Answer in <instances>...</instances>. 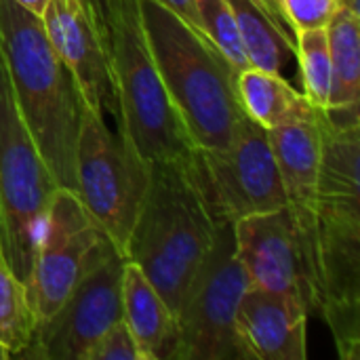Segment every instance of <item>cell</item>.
I'll list each match as a JSON object with an SVG mask.
<instances>
[{"mask_svg": "<svg viewBox=\"0 0 360 360\" xmlns=\"http://www.w3.org/2000/svg\"><path fill=\"white\" fill-rule=\"evenodd\" d=\"M323 158L316 215L319 316L338 354L360 356V108L319 110Z\"/></svg>", "mask_w": 360, "mask_h": 360, "instance_id": "cell-1", "label": "cell"}, {"mask_svg": "<svg viewBox=\"0 0 360 360\" xmlns=\"http://www.w3.org/2000/svg\"><path fill=\"white\" fill-rule=\"evenodd\" d=\"M148 173L124 259L146 272L177 316L192 278L215 243L219 224L198 186L192 152L148 162Z\"/></svg>", "mask_w": 360, "mask_h": 360, "instance_id": "cell-2", "label": "cell"}, {"mask_svg": "<svg viewBox=\"0 0 360 360\" xmlns=\"http://www.w3.org/2000/svg\"><path fill=\"white\" fill-rule=\"evenodd\" d=\"M0 49L11 91L59 188L76 192V148L84 101L53 51L42 19L0 0Z\"/></svg>", "mask_w": 360, "mask_h": 360, "instance_id": "cell-3", "label": "cell"}, {"mask_svg": "<svg viewBox=\"0 0 360 360\" xmlns=\"http://www.w3.org/2000/svg\"><path fill=\"white\" fill-rule=\"evenodd\" d=\"M139 13L165 89L194 148L230 146L247 118L238 97V70L162 2L139 0Z\"/></svg>", "mask_w": 360, "mask_h": 360, "instance_id": "cell-4", "label": "cell"}, {"mask_svg": "<svg viewBox=\"0 0 360 360\" xmlns=\"http://www.w3.org/2000/svg\"><path fill=\"white\" fill-rule=\"evenodd\" d=\"M108 38L118 135L146 162L179 158L194 143L152 57L139 0H99Z\"/></svg>", "mask_w": 360, "mask_h": 360, "instance_id": "cell-5", "label": "cell"}, {"mask_svg": "<svg viewBox=\"0 0 360 360\" xmlns=\"http://www.w3.org/2000/svg\"><path fill=\"white\" fill-rule=\"evenodd\" d=\"M57 190L55 177L19 114L0 49V245L8 266L23 283Z\"/></svg>", "mask_w": 360, "mask_h": 360, "instance_id": "cell-6", "label": "cell"}, {"mask_svg": "<svg viewBox=\"0 0 360 360\" xmlns=\"http://www.w3.org/2000/svg\"><path fill=\"white\" fill-rule=\"evenodd\" d=\"M148 162L86 105L80 114L76 148V196L124 257L148 188Z\"/></svg>", "mask_w": 360, "mask_h": 360, "instance_id": "cell-7", "label": "cell"}, {"mask_svg": "<svg viewBox=\"0 0 360 360\" xmlns=\"http://www.w3.org/2000/svg\"><path fill=\"white\" fill-rule=\"evenodd\" d=\"M249 278L236 257L232 224H219L215 243L192 278L177 312L171 360H247L236 314Z\"/></svg>", "mask_w": 360, "mask_h": 360, "instance_id": "cell-8", "label": "cell"}, {"mask_svg": "<svg viewBox=\"0 0 360 360\" xmlns=\"http://www.w3.org/2000/svg\"><path fill=\"white\" fill-rule=\"evenodd\" d=\"M196 179L217 224L287 207L283 175L268 131L249 116L230 146L219 150L194 148Z\"/></svg>", "mask_w": 360, "mask_h": 360, "instance_id": "cell-9", "label": "cell"}, {"mask_svg": "<svg viewBox=\"0 0 360 360\" xmlns=\"http://www.w3.org/2000/svg\"><path fill=\"white\" fill-rule=\"evenodd\" d=\"M114 249L82 209L76 192L59 188L49 205L25 281L36 327L51 319L72 289Z\"/></svg>", "mask_w": 360, "mask_h": 360, "instance_id": "cell-10", "label": "cell"}, {"mask_svg": "<svg viewBox=\"0 0 360 360\" xmlns=\"http://www.w3.org/2000/svg\"><path fill=\"white\" fill-rule=\"evenodd\" d=\"M122 268L124 257L112 251L63 300L51 319L40 323L32 342L17 356L40 360H82L84 352L122 321Z\"/></svg>", "mask_w": 360, "mask_h": 360, "instance_id": "cell-11", "label": "cell"}, {"mask_svg": "<svg viewBox=\"0 0 360 360\" xmlns=\"http://www.w3.org/2000/svg\"><path fill=\"white\" fill-rule=\"evenodd\" d=\"M40 19L84 105L101 116L105 110L114 112L108 38L99 0H49Z\"/></svg>", "mask_w": 360, "mask_h": 360, "instance_id": "cell-12", "label": "cell"}, {"mask_svg": "<svg viewBox=\"0 0 360 360\" xmlns=\"http://www.w3.org/2000/svg\"><path fill=\"white\" fill-rule=\"evenodd\" d=\"M287 196L306 276L316 302L319 314V262H316V215H319V181H321V120L319 108L302 120L268 131Z\"/></svg>", "mask_w": 360, "mask_h": 360, "instance_id": "cell-13", "label": "cell"}, {"mask_svg": "<svg viewBox=\"0 0 360 360\" xmlns=\"http://www.w3.org/2000/svg\"><path fill=\"white\" fill-rule=\"evenodd\" d=\"M234 247L247 272L249 287H259L302 302L316 314V302L306 276L297 232L287 207L255 213L232 224Z\"/></svg>", "mask_w": 360, "mask_h": 360, "instance_id": "cell-14", "label": "cell"}, {"mask_svg": "<svg viewBox=\"0 0 360 360\" xmlns=\"http://www.w3.org/2000/svg\"><path fill=\"white\" fill-rule=\"evenodd\" d=\"M308 316L302 302L249 287L236 314V329L247 360L308 359Z\"/></svg>", "mask_w": 360, "mask_h": 360, "instance_id": "cell-15", "label": "cell"}, {"mask_svg": "<svg viewBox=\"0 0 360 360\" xmlns=\"http://www.w3.org/2000/svg\"><path fill=\"white\" fill-rule=\"evenodd\" d=\"M122 321L131 329L146 360H171L177 338V319L146 272L124 259L122 268Z\"/></svg>", "mask_w": 360, "mask_h": 360, "instance_id": "cell-16", "label": "cell"}, {"mask_svg": "<svg viewBox=\"0 0 360 360\" xmlns=\"http://www.w3.org/2000/svg\"><path fill=\"white\" fill-rule=\"evenodd\" d=\"M238 97L245 114L266 131L291 124L314 112V105L278 72L247 68L238 72Z\"/></svg>", "mask_w": 360, "mask_h": 360, "instance_id": "cell-17", "label": "cell"}, {"mask_svg": "<svg viewBox=\"0 0 360 360\" xmlns=\"http://www.w3.org/2000/svg\"><path fill=\"white\" fill-rule=\"evenodd\" d=\"M249 68L278 72L295 55L293 34L283 27L257 0H228Z\"/></svg>", "mask_w": 360, "mask_h": 360, "instance_id": "cell-18", "label": "cell"}, {"mask_svg": "<svg viewBox=\"0 0 360 360\" xmlns=\"http://www.w3.org/2000/svg\"><path fill=\"white\" fill-rule=\"evenodd\" d=\"M331 110L360 108V11L340 4L329 25Z\"/></svg>", "mask_w": 360, "mask_h": 360, "instance_id": "cell-19", "label": "cell"}, {"mask_svg": "<svg viewBox=\"0 0 360 360\" xmlns=\"http://www.w3.org/2000/svg\"><path fill=\"white\" fill-rule=\"evenodd\" d=\"M36 319L30 306L25 283L8 266L0 245V344L17 356L32 342Z\"/></svg>", "mask_w": 360, "mask_h": 360, "instance_id": "cell-20", "label": "cell"}, {"mask_svg": "<svg viewBox=\"0 0 360 360\" xmlns=\"http://www.w3.org/2000/svg\"><path fill=\"white\" fill-rule=\"evenodd\" d=\"M295 57L300 59L304 97L319 110L329 108L331 97V55L327 27L302 30L293 34Z\"/></svg>", "mask_w": 360, "mask_h": 360, "instance_id": "cell-21", "label": "cell"}, {"mask_svg": "<svg viewBox=\"0 0 360 360\" xmlns=\"http://www.w3.org/2000/svg\"><path fill=\"white\" fill-rule=\"evenodd\" d=\"M196 13L200 32L221 51V55L238 72L247 70L249 59L245 55L236 19L228 0H196Z\"/></svg>", "mask_w": 360, "mask_h": 360, "instance_id": "cell-22", "label": "cell"}, {"mask_svg": "<svg viewBox=\"0 0 360 360\" xmlns=\"http://www.w3.org/2000/svg\"><path fill=\"white\" fill-rule=\"evenodd\" d=\"M82 360H146L124 321L114 323L84 352Z\"/></svg>", "mask_w": 360, "mask_h": 360, "instance_id": "cell-23", "label": "cell"}, {"mask_svg": "<svg viewBox=\"0 0 360 360\" xmlns=\"http://www.w3.org/2000/svg\"><path fill=\"white\" fill-rule=\"evenodd\" d=\"M291 32L327 27L340 0H278Z\"/></svg>", "mask_w": 360, "mask_h": 360, "instance_id": "cell-24", "label": "cell"}, {"mask_svg": "<svg viewBox=\"0 0 360 360\" xmlns=\"http://www.w3.org/2000/svg\"><path fill=\"white\" fill-rule=\"evenodd\" d=\"M162 2L167 8H171L175 15H179L186 23H190L192 27H196L200 32L198 25V13H196V0H158ZM202 34V32H200Z\"/></svg>", "mask_w": 360, "mask_h": 360, "instance_id": "cell-25", "label": "cell"}, {"mask_svg": "<svg viewBox=\"0 0 360 360\" xmlns=\"http://www.w3.org/2000/svg\"><path fill=\"white\" fill-rule=\"evenodd\" d=\"M257 2H259V4H262V6H264V8H266V11H268V13H270V15L281 23V25H283V27H287V30L291 32V27H289V23H287V19H285V13H283V8H281V2H278V0H257ZM291 34H293V32H291Z\"/></svg>", "mask_w": 360, "mask_h": 360, "instance_id": "cell-26", "label": "cell"}, {"mask_svg": "<svg viewBox=\"0 0 360 360\" xmlns=\"http://www.w3.org/2000/svg\"><path fill=\"white\" fill-rule=\"evenodd\" d=\"M15 2H17V4H21L23 8H27L30 13H34V15H38V17H40L49 0H15Z\"/></svg>", "mask_w": 360, "mask_h": 360, "instance_id": "cell-27", "label": "cell"}, {"mask_svg": "<svg viewBox=\"0 0 360 360\" xmlns=\"http://www.w3.org/2000/svg\"><path fill=\"white\" fill-rule=\"evenodd\" d=\"M6 359H11V352L0 344V360H6Z\"/></svg>", "mask_w": 360, "mask_h": 360, "instance_id": "cell-28", "label": "cell"}, {"mask_svg": "<svg viewBox=\"0 0 360 360\" xmlns=\"http://www.w3.org/2000/svg\"><path fill=\"white\" fill-rule=\"evenodd\" d=\"M340 4H348L352 8H359V0H340Z\"/></svg>", "mask_w": 360, "mask_h": 360, "instance_id": "cell-29", "label": "cell"}, {"mask_svg": "<svg viewBox=\"0 0 360 360\" xmlns=\"http://www.w3.org/2000/svg\"><path fill=\"white\" fill-rule=\"evenodd\" d=\"M0 240H2V224H0Z\"/></svg>", "mask_w": 360, "mask_h": 360, "instance_id": "cell-30", "label": "cell"}]
</instances>
